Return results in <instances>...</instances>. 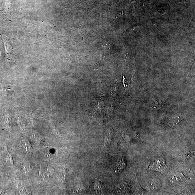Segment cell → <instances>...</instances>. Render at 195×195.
<instances>
[{
	"label": "cell",
	"instance_id": "cell-4",
	"mask_svg": "<svg viewBox=\"0 0 195 195\" xmlns=\"http://www.w3.org/2000/svg\"><path fill=\"white\" fill-rule=\"evenodd\" d=\"M184 179V175L182 173L176 172L170 176L169 181L172 184H177L181 182Z\"/></svg>",
	"mask_w": 195,
	"mask_h": 195
},
{
	"label": "cell",
	"instance_id": "cell-5",
	"mask_svg": "<svg viewBox=\"0 0 195 195\" xmlns=\"http://www.w3.org/2000/svg\"><path fill=\"white\" fill-rule=\"evenodd\" d=\"M127 164L124 157H121L117 160L115 166V172L119 173L123 171L126 167Z\"/></svg>",
	"mask_w": 195,
	"mask_h": 195
},
{
	"label": "cell",
	"instance_id": "cell-2",
	"mask_svg": "<svg viewBox=\"0 0 195 195\" xmlns=\"http://www.w3.org/2000/svg\"><path fill=\"white\" fill-rule=\"evenodd\" d=\"M161 186V182L158 179L150 180L147 184V189L152 192H156L159 190Z\"/></svg>",
	"mask_w": 195,
	"mask_h": 195
},
{
	"label": "cell",
	"instance_id": "cell-3",
	"mask_svg": "<svg viewBox=\"0 0 195 195\" xmlns=\"http://www.w3.org/2000/svg\"><path fill=\"white\" fill-rule=\"evenodd\" d=\"M184 118V115L181 113L174 115L170 118L168 122L169 126L171 128L175 127L181 122Z\"/></svg>",
	"mask_w": 195,
	"mask_h": 195
},
{
	"label": "cell",
	"instance_id": "cell-10",
	"mask_svg": "<svg viewBox=\"0 0 195 195\" xmlns=\"http://www.w3.org/2000/svg\"><path fill=\"white\" fill-rule=\"evenodd\" d=\"M54 170L53 169L51 168L50 169H48V170L46 172V175L47 176H49L52 175L53 174Z\"/></svg>",
	"mask_w": 195,
	"mask_h": 195
},
{
	"label": "cell",
	"instance_id": "cell-6",
	"mask_svg": "<svg viewBox=\"0 0 195 195\" xmlns=\"http://www.w3.org/2000/svg\"><path fill=\"white\" fill-rule=\"evenodd\" d=\"M111 140V133L110 132H108L106 134L105 137V141H104L105 142H104V149L107 150V149H108L110 145Z\"/></svg>",
	"mask_w": 195,
	"mask_h": 195
},
{
	"label": "cell",
	"instance_id": "cell-7",
	"mask_svg": "<svg viewBox=\"0 0 195 195\" xmlns=\"http://www.w3.org/2000/svg\"><path fill=\"white\" fill-rule=\"evenodd\" d=\"M104 186L102 182H97L94 185V189L97 193L100 194H104Z\"/></svg>",
	"mask_w": 195,
	"mask_h": 195
},
{
	"label": "cell",
	"instance_id": "cell-9",
	"mask_svg": "<svg viewBox=\"0 0 195 195\" xmlns=\"http://www.w3.org/2000/svg\"><path fill=\"white\" fill-rule=\"evenodd\" d=\"M102 46L104 47H106V48H110L111 47V44L110 43L109 41H106L104 42L102 44Z\"/></svg>",
	"mask_w": 195,
	"mask_h": 195
},
{
	"label": "cell",
	"instance_id": "cell-8",
	"mask_svg": "<svg viewBox=\"0 0 195 195\" xmlns=\"http://www.w3.org/2000/svg\"><path fill=\"white\" fill-rule=\"evenodd\" d=\"M22 144L26 152L28 153L31 152L32 151V147L28 140H26V139L24 140L22 142Z\"/></svg>",
	"mask_w": 195,
	"mask_h": 195
},
{
	"label": "cell",
	"instance_id": "cell-1",
	"mask_svg": "<svg viewBox=\"0 0 195 195\" xmlns=\"http://www.w3.org/2000/svg\"><path fill=\"white\" fill-rule=\"evenodd\" d=\"M150 167L152 170L162 174L165 173L167 169L165 159L163 157L154 158L150 165Z\"/></svg>",
	"mask_w": 195,
	"mask_h": 195
}]
</instances>
